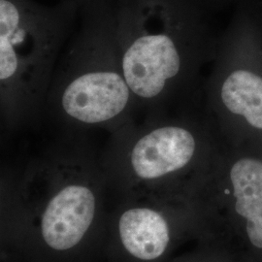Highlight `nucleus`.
Wrapping results in <instances>:
<instances>
[{
  "label": "nucleus",
  "mask_w": 262,
  "mask_h": 262,
  "mask_svg": "<svg viewBox=\"0 0 262 262\" xmlns=\"http://www.w3.org/2000/svg\"><path fill=\"white\" fill-rule=\"evenodd\" d=\"M214 70L206 97L210 122L221 125L241 122L262 131V67L238 60L224 43L215 49Z\"/></svg>",
  "instance_id": "0eeeda50"
},
{
  "label": "nucleus",
  "mask_w": 262,
  "mask_h": 262,
  "mask_svg": "<svg viewBox=\"0 0 262 262\" xmlns=\"http://www.w3.org/2000/svg\"><path fill=\"white\" fill-rule=\"evenodd\" d=\"M61 1H70V2H74L76 4H78L79 6H81L84 2H85L86 0H61Z\"/></svg>",
  "instance_id": "1a4fd4ad"
},
{
  "label": "nucleus",
  "mask_w": 262,
  "mask_h": 262,
  "mask_svg": "<svg viewBox=\"0 0 262 262\" xmlns=\"http://www.w3.org/2000/svg\"><path fill=\"white\" fill-rule=\"evenodd\" d=\"M1 262H17V261H14V260H10V259H7V258H1Z\"/></svg>",
  "instance_id": "9d476101"
},
{
  "label": "nucleus",
  "mask_w": 262,
  "mask_h": 262,
  "mask_svg": "<svg viewBox=\"0 0 262 262\" xmlns=\"http://www.w3.org/2000/svg\"><path fill=\"white\" fill-rule=\"evenodd\" d=\"M80 6L61 1L0 0V119L5 132L37 125Z\"/></svg>",
  "instance_id": "20e7f679"
},
{
  "label": "nucleus",
  "mask_w": 262,
  "mask_h": 262,
  "mask_svg": "<svg viewBox=\"0 0 262 262\" xmlns=\"http://www.w3.org/2000/svg\"><path fill=\"white\" fill-rule=\"evenodd\" d=\"M188 117H147L109 134L101 160L112 197L171 199L176 182L199 162L206 127Z\"/></svg>",
  "instance_id": "39448f33"
},
{
  "label": "nucleus",
  "mask_w": 262,
  "mask_h": 262,
  "mask_svg": "<svg viewBox=\"0 0 262 262\" xmlns=\"http://www.w3.org/2000/svg\"><path fill=\"white\" fill-rule=\"evenodd\" d=\"M236 198L235 210L247 220V233L262 249V161L253 158L236 160L229 170Z\"/></svg>",
  "instance_id": "6e6552de"
},
{
  "label": "nucleus",
  "mask_w": 262,
  "mask_h": 262,
  "mask_svg": "<svg viewBox=\"0 0 262 262\" xmlns=\"http://www.w3.org/2000/svg\"><path fill=\"white\" fill-rule=\"evenodd\" d=\"M1 257L100 262L111 190L90 133L58 129L1 167Z\"/></svg>",
  "instance_id": "f257e3e1"
},
{
  "label": "nucleus",
  "mask_w": 262,
  "mask_h": 262,
  "mask_svg": "<svg viewBox=\"0 0 262 262\" xmlns=\"http://www.w3.org/2000/svg\"><path fill=\"white\" fill-rule=\"evenodd\" d=\"M168 198L112 197L104 238L106 262H162L173 240Z\"/></svg>",
  "instance_id": "423d86ee"
},
{
  "label": "nucleus",
  "mask_w": 262,
  "mask_h": 262,
  "mask_svg": "<svg viewBox=\"0 0 262 262\" xmlns=\"http://www.w3.org/2000/svg\"><path fill=\"white\" fill-rule=\"evenodd\" d=\"M122 70L145 118L167 114L215 44L183 0H113Z\"/></svg>",
  "instance_id": "f03ea898"
},
{
  "label": "nucleus",
  "mask_w": 262,
  "mask_h": 262,
  "mask_svg": "<svg viewBox=\"0 0 262 262\" xmlns=\"http://www.w3.org/2000/svg\"><path fill=\"white\" fill-rule=\"evenodd\" d=\"M77 27L56 66L44 116L58 129L110 134L138 113L122 70L113 0H86Z\"/></svg>",
  "instance_id": "7ed1b4c3"
}]
</instances>
